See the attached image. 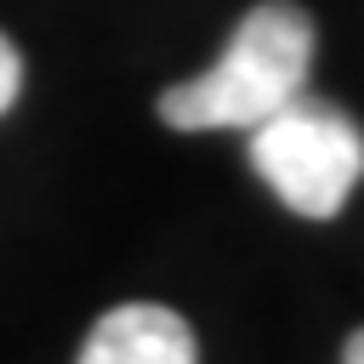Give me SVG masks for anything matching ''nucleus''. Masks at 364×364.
Returning <instances> with one entry per match:
<instances>
[{
  "mask_svg": "<svg viewBox=\"0 0 364 364\" xmlns=\"http://www.w3.org/2000/svg\"><path fill=\"white\" fill-rule=\"evenodd\" d=\"M80 364H193V330L171 307L125 301L97 318L80 347Z\"/></svg>",
  "mask_w": 364,
  "mask_h": 364,
  "instance_id": "nucleus-3",
  "label": "nucleus"
},
{
  "mask_svg": "<svg viewBox=\"0 0 364 364\" xmlns=\"http://www.w3.org/2000/svg\"><path fill=\"white\" fill-rule=\"evenodd\" d=\"M313 17L290 0H267L239 17L228 51L159 97V119L176 131H256L307 91Z\"/></svg>",
  "mask_w": 364,
  "mask_h": 364,
  "instance_id": "nucleus-1",
  "label": "nucleus"
},
{
  "mask_svg": "<svg viewBox=\"0 0 364 364\" xmlns=\"http://www.w3.org/2000/svg\"><path fill=\"white\" fill-rule=\"evenodd\" d=\"M341 364H364V330H353V336H347V347H341Z\"/></svg>",
  "mask_w": 364,
  "mask_h": 364,
  "instance_id": "nucleus-5",
  "label": "nucleus"
},
{
  "mask_svg": "<svg viewBox=\"0 0 364 364\" xmlns=\"http://www.w3.org/2000/svg\"><path fill=\"white\" fill-rule=\"evenodd\" d=\"M250 165L296 216L324 222L347 205L364 176V131L336 102L301 91L250 131Z\"/></svg>",
  "mask_w": 364,
  "mask_h": 364,
  "instance_id": "nucleus-2",
  "label": "nucleus"
},
{
  "mask_svg": "<svg viewBox=\"0 0 364 364\" xmlns=\"http://www.w3.org/2000/svg\"><path fill=\"white\" fill-rule=\"evenodd\" d=\"M17 85H23V57H17V46L0 34V114L17 102Z\"/></svg>",
  "mask_w": 364,
  "mask_h": 364,
  "instance_id": "nucleus-4",
  "label": "nucleus"
}]
</instances>
